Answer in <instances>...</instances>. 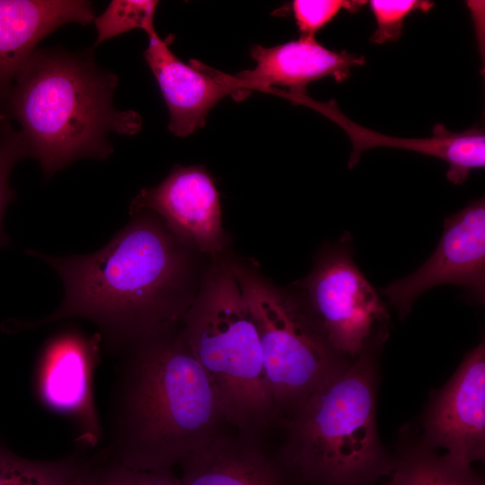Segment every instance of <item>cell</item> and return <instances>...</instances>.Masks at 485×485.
<instances>
[{
	"instance_id": "8",
	"label": "cell",
	"mask_w": 485,
	"mask_h": 485,
	"mask_svg": "<svg viewBox=\"0 0 485 485\" xmlns=\"http://www.w3.org/2000/svg\"><path fill=\"white\" fill-rule=\"evenodd\" d=\"M101 348L98 332L89 335L66 327L46 340L37 360L34 383L40 401L73 421L81 448H93L104 436L93 392Z\"/></svg>"
},
{
	"instance_id": "23",
	"label": "cell",
	"mask_w": 485,
	"mask_h": 485,
	"mask_svg": "<svg viewBox=\"0 0 485 485\" xmlns=\"http://www.w3.org/2000/svg\"><path fill=\"white\" fill-rule=\"evenodd\" d=\"M366 1L361 0H295L292 11L300 36H315L340 11H358Z\"/></svg>"
},
{
	"instance_id": "24",
	"label": "cell",
	"mask_w": 485,
	"mask_h": 485,
	"mask_svg": "<svg viewBox=\"0 0 485 485\" xmlns=\"http://www.w3.org/2000/svg\"><path fill=\"white\" fill-rule=\"evenodd\" d=\"M5 119H6V115L0 107V125L5 120Z\"/></svg>"
},
{
	"instance_id": "2",
	"label": "cell",
	"mask_w": 485,
	"mask_h": 485,
	"mask_svg": "<svg viewBox=\"0 0 485 485\" xmlns=\"http://www.w3.org/2000/svg\"><path fill=\"white\" fill-rule=\"evenodd\" d=\"M179 326L123 350L103 456L137 470L171 469L216 436L225 418L219 396Z\"/></svg>"
},
{
	"instance_id": "20",
	"label": "cell",
	"mask_w": 485,
	"mask_h": 485,
	"mask_svg": "<svg viewBox=\"0 0 485 485\" xmlns=\"http://www.w3.org/2000/svg\"><path fill=\"white\" fill-rule=\"evenodd\" d=\"M79 485H181L170 469L137 470L109 459L101 452L91 455Z\"/></svg>"
},
{
	"instance_id": "6",
	"label": "cell",
	"mask_w": 485,
	"mask_h": 485,
	"mask_svg": "<svg viewBox=\"0 0 485 485\" xmlns=\"http://www.w3.org/2000/svg\"><path fill=\"white\" fill-rule=\"evenodd\" d=\"M261 345L275 403L304 401L342 366L294 289L265 278L257 265L228 256Z\"/></svg>"
},
{
	"instance_id": "18",
	"label": "cell",
	"mask_w": 485,
	"mask_h": 485,
	"mask_svg": "<svg viewBox=\"0 0 485 485\" xmlns=\"http://www.w3.org/2000/svg\"><path fill=\"white\" fill-rule=\"evenodd\" d=\"M391 473L390 485H484L471 464L426 450L405 454Z\"/></svg>"
},
{
	"instance_id": "13",
	"label": "cell",
	"mask_w": 485,
	"mask_h": 485,
	"mask_svg": "<svg viewBox=\"0 0 485 485\" xmlns=\"http://www.w3.org/2000/svg\"><path fill=\"white\" fill-rule=\"evenodd\" d=\"M251 57L256 63L253 69L230 75L242 100L252 90L271 91L275 86L287 87L288 94H306L310 83L327 76L343 82L354 66L366 64L363 56L331 50L315 36H300L269 48L256 45Z\"/></svg>"
},
{
	"instance_id": "3",
	"label": "cell",
	"mask_w": 485,
	"mask_h": 485,
	"mask_svg": "<svg viewBox=\"0 0 485 485\" xmlns=\"http://www.w3.org/2000/svg\"><path fill=\"white\" fill-rule=\"evenodd\" d=\"M118 84L90 49L37 48L27 59L3 102L45 179L80 159H108L111 133L140 131L137 112L114 106Z\"/></svg>"
},
{
	"instance_id": "19",
	"label": "cell",
	"mask_w": 485,
	"mask_h": 485,
	"mask_svg": "<svg viewBox=\"0 0 485 485\" xmlns=\"http://www.w3.org/2000/svg\"><path fill=\"white\" fill-rule=\"evenodd\" d=\"M157 1L113 0L93 22L97 32L94 47L134 29L146 34L155 30L154 20Z\"/></svg>"
},
{
	"instance_id": "21",
	"label": "cell",
	"mask_w": 485,
	"mask_h": 485,
	"mask_svg": "<svg viewBox=\"0 0 485 485\" xmlns=\"http://www.w3.org/2000/svg\"><path fill=\"white\" fill-rule=\"evenodd\" d=\"M368 4L377 24L370 41L377 44L398 40L408 15L416 11L427 13L434 6L427 0H371Z\"/></svg>"
},
{
	"instance_id": "1",
	"label": "cell",
	"mask_w": 485,
	"mask_h": 485,
	"mask_svg": "<svg viewBox=\"0 0 485 485\" xmlns=\"http://www.w3.org/2000/svg\"><path fill=\"white\" fill-rule=\"evenodd\" d=\"M129 223L100 250L84 255L27 252L60 277V305L35 329L71 318L93 322L110 354L179 326L192 304L209 258L175 236L154 213L131 214Z\"/></svg>"
},
{
	"instance_id": "14",
	"label": "cell",
	"mask_w": 485,
	"mask_h": 485,
	"mask_svg": "<svg viewBox=\"0 0 485 485\" xmlns=\"http://www.w3.org/2000/svg\"><path fill=\"white\" fill-rule=\"evenodd\" d=\"M289 100L316 110L345 130L353 147L348 163V168H353L359 162L364 151L377 146L401 148L440 158L448 163L446 177L454 184L463 183L471 171L485 165L483 128L472 127L463 132H451L442 124H436L430 137H397L377 133L355 123L342 113L333 100L320 102L307 94L292 95Z\"/></svg>"
},
{
	"instance_id": "15",
	"label": "cell",
	"mask_w": 485,
	"mask_h": 485,
	"mask_svg": "<svg viewBox=\"0 0 485 485\" xmlns=\"http://www.w3.org/2000/svg\"><path fill=\"white\" fill-rule=\"evenodd\" d=\"M95 18L84 0H0V103L38 44L67 23L86 25Z\"/></svg>"
},
{
	"instance_id": "7",
	"label": "cell",
	"mask_w": 485,
	"mask_h": 485,
	"mask_svg": "<svg viewBox=\"0 0 485 485\" xmlns=\"http://www.w3.org/2000/svg\"><path fill=\"white\" fill-rule=\"evenodd\" d=\"M294 289L331 348L357 357L389 320L378 293L356 265L348 235L325 244L310 273Z\"/></svg>"
},
{
	"instance_id": "9",
	"label": "cell",
	"mask_w": 485,
	"mask_h": 485,
	"mask_svg": "<svg viewBox=\"0 0 485 485\" xmlns=\"http://www.w3.org/2000/svg\"><path fill=\"white\" fill-rule=\"evenodd\" d=\"M451 284L467 290L472 299H485V201L479 198L445 219L441 239L432 255L408 277L383 290L401 317L427 290Z\"/></svg>"
},
{
	"instance_id": "22",
	"label": "cell",
	"mask_w": 485,
	"mask_h": 485,
	"mask_svg": "<svg viewBox=\"0 0 485 485\" xmlns=\"http://www.w3.org/2000/svg\"><path fill=\"white\" fill-rule=\"evenodd\" d=\"M25 157H29V153L21 131L14 129L5 119L0 125V246L9 242L3 232L2 221L13 197V190L9 185L11 172Z\"/></svg>"
},
{
	"instance_id": "10",
	"label": "cell",
	"mask_w": 485,
	"mask_h": 485,
	"mask_svg": "<svg viewBox=\"0 0 485 485\" xmlns=\"http://www.w3.org/2000/svg\"><path fill=\"white\" fill-rule=\"evenodd\" d=\"M157 215L180 240L209 259L228 254L230 238L223 227L215 181L203 165H175L158 185L142 189L131 200L129 214Z\"/></svg>"
},
{
	"instance_id": "11",
	"label": "cell",
	"mask_w": 485,
	"mask_h": 485,
	"mask_svg": "<svg viewBox=\"0 0 485 485\" xmlns=\"http://www.w3.org/2000/svg\"><path fill=\"white\" fill-rule=\"evenodd\" d=\"M431 447L466 464L485 454V347L468 353L445 386L435 396L425 420Z\"/></svg>"
},
{
	"instance_id": "17",
	"label": "cell",
	"mask_w": 485,
	"mask_h": 485,
	"mask_svg": "<svg viewBox=\"0 0 485 485\" xmlns=\"http://www.w3.org/2000/svg\"><path fill=\"white\" fill-rule=\"evenodd\" d=\"M90 457L81 448L57 460H31L0 443V485H79Z\"/></svg>"
},
{
	"instance_id": "5",
	"label": "cell",
	"mask_w": 485,
	"mask_h": 485,
	"mask_svg": "<svg viewBox=\"0 0 485 485\" xmlns=\"http://www.w3.org/2000/svg\"><path fill=\"white\" fill-rule=\"evenodd\" d=\"M228 256L207 261L181 331L213 384L225 418L248 427L263 421L275 402L259 332Z\"/></svg>"
},
{
	"instance_id": "16",
	"label": "cell",
	"mask_w": 485,
	"mask_h": 485,
	"mask_svg": "<svg viewBox=\"0 0 485 485\" xmlns=\"http://www.w3.org/2000/svg\"><path fill=\"white\" fill-rule=\"evenodd\" d=\"M181 464V485H288L262 452L217 436Z\"/></svg>"
},
{
	"instance_id": "12",
	"label": "cell",
	"mask_w": 485,
	"mask_h": 485,
	"mask_svg": "<svg viewBox=\"0 0 485 485\" xmlns=\"http://www.w3.org/2000/svg\"><path fill=\"white\" fill-rule=\"evenodd\" d=\"M147 36L144 57L167 106L173 135L186 137L202 128L210 110L225 96L241 101L229 75L199 61L181 60L170 48L172 35L162 39L154 30Z\"/></svg>"
},
{
	"instance_id": "4",
	"label": "cell",
	"mask_w": 485,
	"mask_h": 485,
	"mask_svg": "<svg viewBox=\"0 0 485 485\" xmlns=\"http://www.w3.org/2000/svg\"><path fill=\"white\" fill-rule=\"evenodd\" d=\"M368 348L299 403L285 462L306 483L370 485L392 471L377 435L375 366Z\"/></svg>"
}]
</instances>
